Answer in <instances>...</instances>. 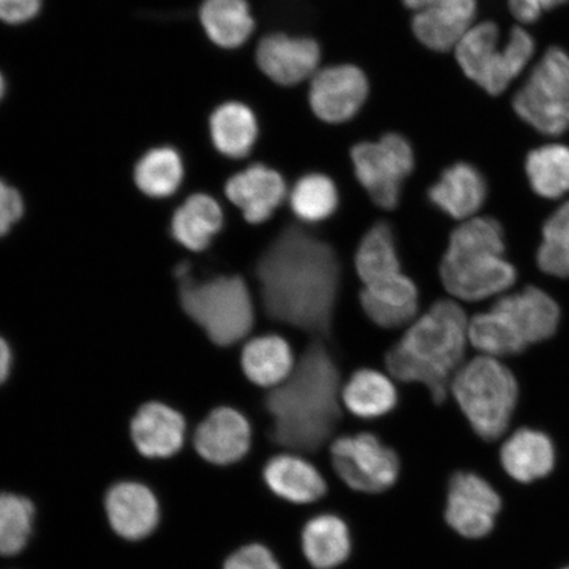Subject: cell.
<instances>
[{
    "mask_svg": "<svg viewBox=\"0 0 569 569\" xmlns=\"http://www.w3.org/2000/svg\"><path fill=\"white\" fill-rule=\"evenodd\" d=\"M301 550L311 568L338 569L351 558L350 526L332 513L312 517L301 531Z\"/></svg>",
    "mask_w": 569,
    "mask_h": 569,
    "instance_id": "obj_25",
    "label": "cell"
},
{
    "mask_svg": "<svg viewBox=\"0 0 569 569\" xmlns=\"http://www.w3.org/2000/svg\"><path fill=\"white\" fill-rule=\"evenodd\" d=\"M488 193L486 178L472 163L459 161L445 168L438 180L427 190L432 204L453 219L476 217Z\"/></svg>",
    "mask_w": 569,
    "mask_h": 569,
    "instance_id": "obj_19",
    "label": "cell"
},
{
    "mask_svg": "<svg viewBox=\"0 0 569 569\" xmlns=\"http://www.w3.org/2000/svg\"><path fill=\"white\" fill-rule=\"evenodd\" d=\"M536 41L522 27H515L502 44L500 28L492 20L475 23L455 47V62L467 80L488 96H500L528 68Z\"/></svg>",
    "mask_w": 569,
    "mask_h": 569,
    "instance_id": "obj_7",
    "label": "cell"
},
{
    "mask_svg": "<svg viewBox=\"0 0 569 569\" xmlns=\"http://www.w3.org/2000/svg\"><path fill=\"white\" fill-rule=\"evenodd\" d=\"M355 268L362 283L361 308L376 326L401 329L417 318L419 291L402 272L395 232L388 223L377 222L362 237Z\"/></svg>",
    "mask_w": 569,
    "mask_h": 569,
    "instance_id": "obj_5",
    "label": "cell"
},
{
    "mask_svg": "<svg viewBox=\"0 0 569 569\" xmlns=\"http://www.w3.org/2000/svg\"><path fill=\"white\" fill-rule=\"evenodd\" d=\"M468 325L458 302L439 300L431 305L388 351L389 373L398 381L422 386L433 403H445L453 376L465 361Z\"/></svg>",
    "mask_w": 569,
    "mask_h": 569,
    "instance_id": "obj_3",
    "label": "cell"
},
{
    "mask_svg": "<svg viewBox=\"0 0 569 569\" xmlns=\"http://www.w3.org/2000/svg\"><path fill=\"white\" fill-rule=\"evenodd\" d=\"M184 431L180 412L159 402L144 405L131 425L133 443L147 458L172 457L183 446Z\"/></svg>",
    "mask_w": 569,
    "mask_h": 569,
    "instance_id": "obj_24",
    "label": "cell"
},
{
    "mask_svg": "<svg viewBox=\"0 0 569 569\" xmlns=\"http://www.w3.org/2000/svg\"><path fill=\"white\" fill-rule=\"evenodd\" d=\"M33 505L28 498L0 493V555H17L28 543L32 533Z\"/></svg>",
    "mask_w": 569,
    "mask_h": 569,
    "instance_id": "obj_32",
    "label": "cell"
},
{
    "mask_svg": "<svg viewBox=\"0 0 569 569\" xmlns=\"http://www.w3.org/2000/svg\"><path fill=\"white\" fill-rule=\"evenodd\" d=\"M23 199L19 191L0 180V237L11 230L23 216Z\"/></svg>",
    "mask_w": 569,
    "mask_h": 569,
    "instance_id": "obj_35",
    "label": "cell"
},
{
    "mask_svg": "<svg viewBox=\"0 0 569 569\" xmlns=\"http://www.w3.org/2000/svg\"><path fill=\"white\" fill-rule=\"evenodd\" d=\"M222 227V208L208 194L188 198L172 220V233L178 243L194 252L208 248Z\"/></svg>",
    "mask_w": 569,
    "mask_h": 569,
    "instance_id": "obj_28",
    "label": "cell"
},
{
    "mask_svg": "<svg viewBox=\"0 0 569 569\" xmlns=\"http://www.w3.org/2000/svg\"><path fill=\"white\" fill-rule=\"evenodd\" d=\"M450 393L480 439L495 442L508 431L518 403V383L507 366L481 355L461 366Z\"/></svg>",
    "mask_w": 569,
    "mask_h": 569,
    "instance_id": "obj_6",
    "label": "cell"
},
{
    "mask_svg": "<svg viewBox=\"0 0 569 569\" xmlns=\"http://www.w3.org/2000/svg\"><path fill=\"white\" fill-rule=\"evenodd\" d=\"M262 480L277 498L301 507L322 500L329 492L319 469L297 452H282L270 458L262 469Z\"/></svg>",
    "mask_w": 569,
    "mask_h": 569,
    "instance_id": "obj_18",
    "label": "cell"
},
{
    "mask_svg": "<svg viewBox=\"0 0 569 569\" xmlns=\"http://www.w3.org/2000/svg\"><path fill=\"white\" fill-rule=\"evenodd\" d=\"M194 446L197 452L211 465H234L251 450L252 426L240 411L218 408L198 426Z\"/></svg>",
    "mask_w": 569,
    "mask_h": 569,
    "instance_id": "obj_17",
    "label": "cell"
},
{
    "mask_svg": "<svg viewBox=\"0 0 569 569\" xmlns=\"http://www.w3.org/2000/svg\"><path fill=\"white\" fill-rule=\"evenodd\" d=\"M348 154L356 181L377 208L396 209L401 201L403 183L417 166L411 140L403 133L389 131L375 140L355 142Z\"/></svg>",
    "mask_w": 569,
    "mask_h": 569,
    "instance_id": "obj_9",
    "label": "cell"
},
{
    "mask_svg": "<svg viewBox=\"0 0 569 569\" xmlns=\"http://www.w3.org/2000/svg\"><path fill=\"white\" fill-rule=\"evenodd\" d=\"M42 0H0V21L18 26L39 16Z\"/></svg>",
    "mask_w": 569,
    "mask_h": 569,
    "instance_id": "obj_36",
    "label": "cell"
},
{
    "mask_svg": "<svg viewBox=\"0 0 569 569\" xmlns=\"http://www.w3.org/2000/svg\"><path fill=\"white\" fill-rule=\"evenodd\" d=\"M526 174L538 196L563 197L569 191V148L549 144L533 149L526 159Z\"/></svg>",
    "mask_w": 569,
    "mask_h": 569,
    "instance_id": "obj_30",
    "label": "cell"
},
{
    "mask_svg": "<svg viewBox=\"0 0 569 569\" xmlns=\"http://www.w3.org/2000/svg\"><path fill=\"white\" fill-rule=\"evenodd\" d=\"M253 57L262 76L284 89L305 87L325 63L322 46L316 38L282 31L260 33Z\"/></svg>",
    "mask_w": 569,
    "mask_h": 569,
    "instance_id": "obj_13",
    "label": "cell"
},
{
    "mask_svg": "<svg viewBox=\"0 0 569 569\" xmlns=\"http://www.w3.org/2000/svg\"><path fill=\"white\" fill-rule=\"evenodd\" d=\"M517 116L537 131L558 137L569 130V54L547 51L513 98Z\"/></svg>",
    "mask_w": 569,
    "mask_h": 569,
    "instance_id": "obj_10",
    "label": "cell"
},
{
    "mask_svg": "<svg viewBox=\"0 0 569 569\" xmlns=\"http://www.w3.org/2000/svg\"><path fill=\"white\" fill-rule=\"evenodd\" d=\"M340 391L336 360L325 346H310L289 379L266 398L272 443L297 453L319 451L340 422Z\"/></svg>",
    "mask_w": 569,
    "mask_h": 569,
    "instance_id": "obj_2",
    "label": "cell"
},
{
    "mask_svg": "<svg viewBox=\"0 0 569 569\" xmlns=\"http://www.w3.org/2000/svg\"><path fill=\"white\" fill-rule=\"evenodd\" d=\"M443 287L459 301L500 296L516 282V268L505 259L503 230L496 219L475 217L455 229L440 262Z\"/></svg>",
    "mask_w": 569,
    "mask_h": 569,
    "instance_id": "obj_4",
    "label": "cell"
},
{
    "mask_svg": "<svg viewBox=\"0 0 569 569\" xmlns=\"http://www.w3.org/2000/svg\"><path fill=\"white\" fill-rule=\"evenodd\" d=\"M6 92V81L2 73H0V101H2V98Z\"/></svg>",
    "mask_w": 569,
    "mask_h": 569,
    "instance_id": "obj_39",
    "label": "cell"
},
{
    "mask_svg": "<svg viewBox=\"0 0 569 569\" xmlns=\"http://www.w3.org/2000/svg\"><path fill=\"white\" fill-rule=\"evenodd\" d=\"M330 459L340 481L353 492L367 496L388 492L402 471L400 455L371 432L333 440Z\"/></svg>",
    "mask_w": 569,
    "mask_h": 569,
    "instance_id": "obj_11",
    "label": "cell"
},
{
    "mask_svg": "<svg viewBox=\"0 0 569 569\" xmlns=\"http://www.w3.org/2000/svg\"><path fill=\"white\" fill-rule=\"evenodd\" d=\"M256 276L269 318L305 332L329 330L337 305L340 264L326 241L289 227L261 256Z\"/></svg>",
    "mask_w": 569,
    "mask_h": 569,
    "instance_id": "obj_1",
    "label": "cell"
},
{
    "mask_svg": "<svg viewBox=\"0 0 569 569\" xmlns=\"http://www.w3.org/2000/svg\"><path fill=\"white\" fill-rule=\"evenodd\" d=\"M490 309L525 348L550 339L560 322L558 303L536 287L500 297Z\"/></svg>",
    "mask_w": 569,
    "mask_h": 569,
    "instance_id": "obj_15",
    "label": "cell"
},
{
    "mask_svg": "<svg viewBox=\"0 0 569 569\" xmlns=\"http://www.w3.org/2000/svg\"><path fill=\"white\" fill-rule=\"evenodd\" d=\"M563 569H569V567H566V568H563Z\"/></svg>",
    "mask_w": 569,
    "mask_h": 569,
    "instance_id": "obj_40",
    "label": "cell"
},
{
    "mask_svg": "<svg viewBox=\"0 0 569 569\" xmlns=\"http://www.w3.org/2000/svg\"><path fill=\"white\" fill-rule=\"evenodd\" d=\"M181 305L184 312L218 346L238 343L251 332L254 325L251 291L239 276L217 277L201 283L184 280Z\"/></svg>",
    "mask_w": 569,
    "mask_h": 569,
    "instance_id": "obj_8",
    "label": "cell"
},
{
    "mask_svg": "<svg viewBox=\"0 0 569 569\" xmlns=\"http://www.w3.org/2000/svg\"><path fill=\"white\" fill-rule=\"evenodd\" d=\"M199 20L212 44L229 52L251 44L259 30L249 0H203Z\"/></svg>",
    "mask_w": 569,
    "mask_h": 569,
    "instance_id": "obj_23",
    "label": "cell"
},
{
    "mask_svg": "<svg viewBox=\"0 0 569 569\" xmlns=\"http://www.w3.org/2000/svg\"><path fill=\"white\" fill-rule=\"evenodd\" d=\"M502 510V498L482 476L459 471L448 481L443 517L460 538L479 540L492 533Z\"/></svg>",
    "mask_w": 569,
    "mask_h": 569,
    "instance_id": "obj_14",
    "label": "cell"
},
{
    "mask_svg": "<svg viewBox=\"0 0 569 569\" xmlns=\"http://www.w3.org/2000/svg\"><path fill=\"white\" fill-rule=\"evenodd\" d=\"M306 96L319 122L345 126L365 110L371 96V82L366 71L355 63H327L306 83Z\"/></svg>",
    "mask_w": 569,
    "mask_h": 569,
    "instance_id": "obj_12",
    "label": "cell"
},
{
    "mask_svg": "<svg viewBox=\"0 0 569 569\" xmlns=\"http://www.w3.org/2000/svg\"><path fill=\"white\" fill-rule=\"evenodd\" d=\"M226 196L251 224H262L288 196L283 176L267 162H253L226 183Z\"/></svg>",
    "mask_w": 569,
    "mask_h": 569,
    "instance_id": "obj_16",
    "label": "cell"
},
{
    "mask_svg": "<svg viewBox=\"0 0 569 569\" xmlns=\"http://www.w3.org/2000/svg\"><path fill=\"white\" fill-rule=\"evenodd\" d=\"M542 243L538 249V266L546 274L569 279V201L547 219Z\"/></svg>",
    "mask_w": 569,
    "mask_h": 569,
    "instance_id": "obj_33",
    "label": "cell"
},
{
    "mask_svg": "<svg viewBox=\"0 0 569 569\" xmlns=\"http://www.w3.org/2000/svg\"><path fill=\"white\" fill-rule=\"evenodd\" d=\"M106 511L111 528L131 540L146 538L159 523V502L151 489L138 482H122L110 489Z\"/></svg>",
    "mask_w": 569,
    "mask_h": 569,
    "instance_id": "obj_22",
    "label": "cell"
},
{
    "mask_svg": "<svg viewBox=\"0 0 569 569\" xmlns=\"http://www.w3.org/2000/svg\"><path fill=\"white\" fill-rule=\"evenodd\" d=\"M297 359L287 339L267 333L248 341L241 351V368L249 381L274 389L293 373Z\"/></svg>",
    "mask_w": 569,
    "mask_h": 569,
    "instance_id": "obj_26",
    "label": "cell"
},
{
    "mask_svg": "<svg viewBox=\"0 0 569 569\" xmlns=\"http://www.w3.org/2000/svg\"><path fill=\"white\" fill-rule=\"evenodd\" d=\"M209 130L213 148L232 160L248 158L261 137L258 112L251 104L239 99H231L213 109Z\"/></svg>",
    "mask_w": 569,
    "mask_h": 569,
    "instance_id": "obj_21",
    "label": "cell"
},
{
    "mask_svg": "<svg viewBox=\"0 0 569 569\" xmlns=\"http://www.w3.org/2000/svg\"><path fill=\"white\" fill-rule=\"evenodd\" d=\"M291 212L305 223H320L336 213L339 190L330 176L320 172L298 178L289 194Z\"/></svg>",
    "mask_w": 569,
    "mask_h": 569,
    "instance_id": "obj_29",
    "label": "cell"
},
{
    "mask_svg": "<svg viewBox=\"0 0 569 569\" xmlns=\"http://www.w3.org/2000/svg\"><path fill=\"white\" fill-rule=\"evenodd\" d=\"M567 2L568 0H508L511 16L523 24L533 23L546 11L557 9Z\"/></svg>",
    "mask_w": 569,
    "mask_h": 569,
    "instance_id": "obj_37",
    "label": "cell"
},
{
    "mask_svg": "<svg viewBox=\"0 0 569 569\" xmlns=\"http://www.w3.org/2000/svg\"><path fill=\"white\" fill-rule=\"evenodd\" d=\"M501 467L511 480L531 483L549 478L557 467V448L543 431L522 427L500 448Z\"/></svg>",
    "mask_w": 569,
    "mask_h": 569,
    "instance_id": "obj_20",
    "label": "cell"
},
{
    "mask_svg": "<svg viewBox=\"0 0 569 569\" xmlns=\"http://www.w3.org/2000/svg\"><path fill=\"white\" fill-rule=\"evenodd\" d=\"M11 369V351L9 345L0 338V386L7 380Z\"/></svg>",
    "mask_w": 569,
    "mask_h": 569,
    "instance_id": "obj_38",
    "label": "cell"
},
{
    "mask_svg": "<svg viewBox=\"0 0 569 569\" xmlns=\"http://www.w3.org/2000/svg\"><path fill=\"white\" fill-rule=\"evenodd\" d=\"M223 569H282L276 555L261 543L240 547L224 561Z\"/></svg>",
    "mask_w": 569,
    "mask_h": 569,
    "instance_id": "obj_34",
    "label": "cell"
},
{
    "mask_svg": "<svg viewBox=\"0 0 569 569\" xmlns=\"http://www.w3.org/2000/svg\"><path fill=\"white\" fill-rule=\"evenodd\" d=\"M182 178L181 156L170 147L154 148L147 152L134 169L138 188L153 198H167L176 193Z\"/></svg>",
    "mask_w": 569,
    "mask_h": 569,
    "instance_id": "obj_31",
    "label": "cell"
},
{
    "mask_svg": "<svg viewBox=\"0 0 569 569\" xmlns=\"http://www.w3.org/2000/svg\"><path fill=\"white\" fill-rule=\"evenodd\" d=\"M340 401L356 418L371 421L393 411L398 391L387 375L375 369H360L341 387Z\"/></svg>",
    "mask_w": 569,
    "mask_h": 569,
    "instance_id": "obj_27",
    "label": "cell"
}]
</instances>
